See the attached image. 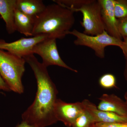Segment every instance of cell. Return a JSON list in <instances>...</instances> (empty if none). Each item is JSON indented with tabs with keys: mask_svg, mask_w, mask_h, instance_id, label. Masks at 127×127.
<instances>
[{
	"mask_svg": "<svg viewBox=\"0 0 127 127\" xmlns=\"http://www.w3.org/2000/svg\"><path fill=\"white\" fill-rule=\"evenodd\" d=\"M98 109L127 117V103L114 94H103L99 98Z\"/></svg>",
	"mask_w": 127,
	"mask_h": 127,
	"instance_id": "cell-11",
	"label": "cell"
},
{
	"mask_svg": "<svg viewBox=\"0 0 127 127\" xmlns=\"http://www.w3.org/2000/svg\"><path fill=\"white\" fill-rule=\"evenodd\" d=\"M26 63L23 58L0 50V74L11 91L19 94L24 92L22 78Z\"/></svg>",
	"mask_w": 127,
	"mask_h": 127,
	"instance_id": "cell-3",
	"label": "cell"
},
{
	"mask_svg": "<svg viewBox=\"0 0 127 127\" xmlns=\"http://www.w3.org/2000/svg\"><path fill=\"white\" fill-rule=\"evenodd\" d=\"M17 0H0V15L5 23L6 31L9 34L16 31L15 25V11Z\"/></svg>",
	"mask_w": 127,
	"mask_h": 127,
	"instance_id": "cell-12",
	"label": "cell"
},
{
	"mask_svg": "<svg viewBox=\"0 0 127 127\" xmlns=\"http://www.w3.org/2000/svg\"><path fill=\"white\" fill-rule=\"evenodd\" d=\"M75 22L73 12L57 3L48 5L35 18L32 36L43 35L50 38L63 39Z\"/></svg>",
	"mask_w": 127,
	"mask_h": 127,
	"instance_id": "cell-2",
	"label": "cell"
},
{
	"mask_svg": "<svg viewBox=\"0 0 127 127\" xmlns=\"http://www.w3.org/2000/svg\"><path fill=\"white\" fill-rule=\"evenodd\" d=\"M114 12L117 19L127 16V0H114Z\"/></svg>",
	"mask_w": 127,
	"mask_h": 127,
	"instance_id": "cell-16",
	"label": "cell"
},
{
	"mask_svg": "<svg viewBox=\"0 0 127 127\" xmlns=\"http://www.w3.org/2000/svg\"><path fill=\"white\" fill-rule=\"evenodd\" d=\"M33 71L36 79L37 91L34 102L22 114V121L37 127H46L56 123L54 107L57 90L45 66L34 54L23 58Z\"/></svg>",
	"mask_w": 127,
	"mask_h": 127,
	"instance_id": "cell-1",
	"label": "cell"
},
{
	"mask_svg": "<svg viewBox=\"0 0 127 127\" xmlns=\"http://www.w3.org/2000/svg\"></svg>",
	"mask_w": 127,
	"mask_h": 127,
	"instance_id": "cell-25",
	"label": "cell"
},
{
	"mask_svg": "<svg viewBox=\"0 0 127 127\" xmlns=\"http://www.w3.org/2000/svg\"><path fill=\"white\" fill-rule=\"evenodd\" d=\"M0 90L6 92H10L11 91L9 86L0 74Z\"/></svg>",
	"mask_w": 127,
	"mask_h": 127,
	"instance_id": "cell-20",
	"label": "cell"
},
{
	"mask_svg": "<svg viewBox=\"0 0 127 127\" xmlns=\"http://www.w3.org/2000/svg\"><path fill=\"white\" fill-rule=\"evenodd\" d=\"M117 26L119 32L122 38L127 37V16L117 19Z\"/></svg>",
	"mask_w": 127,
	"mask_h": 127,
	"instance_id": "cell-18",
	"label": "cell"
},
{
	"mask_svg": "<svg viewBox=\"0 0 127 127\" xmlns=\"http://www.w3.org/2000/svg\"><path fill=\"white\" fill-rule=\"evenodd\" d=\"M95 127H96V125H95Z\"/></svg>",
	"mask_w": 127,
	"mask_h": 127,
	"instance_id": "cell-24",
	"label": "cell"
},
{
	"mask_svg": "<svg viewBox=\"0 0 127 127\" xmlns=\"http://www.w3.org/2000/svg\"><path fill=\"white\" fill-rule=\"evenodd\" d=\"M101 6V15L104 30L111 36L122 40L119 32L117 19L114 12V0H98Z\"/></svg>",
	"mask_w": 127,
	"mask_h": 127,
	"instance_id": "cell-9",
	"label": "cell"
},
{
	"mask_svg": "<svg viewBox=\"0 0 127 127\" xmlns=\"http://www.w3.org/2000/svg\"><path fill=\"white\" fill-rule=\"evenodd\" d=\"M84 109L88 112L95 123H120L127 124V117L101 111L93 103L85 99L82 102Z\"/></svg>",
	"mask_w": 127,
	"mask_h": 127,
	"instance_id": "cell-10",
	"label": "cell"
},
{
	"mask_svg": "<svg viewBox=\"0 0 127 127\" xmlns=\"http://www.w3.org/2000/svg\"><path fill=\"white\" fill-rule=\"evenodd\" d=\"M73 12H80L82 14L81 24L84 28V34L96 35L105 31L102 20L101 5L98 0H85L80 7Z\"/></svg>",
	"mask_w": 127,
	"mask_h": 127,
	"instance_id": "cell-5",
	"label": "cell"
},
{
	"mask_svg": "<svg viewBox=\"0 0 127 127\" xmlns=\"http://www.w3.org/2000/svg\"><path fill=\"white\" fill-rule=\"evenodd\" d=\"M82 102L67 103L57 99L54 107L55 116L58 121L67 127H72L73 123L84 111Z\"/></svg>",
	"mask_w": 127,
	"mask_h": 127,
	"instance_id": "cell-8",
	"label": "cell"
},
{
	"mask_svg": "<svg viewBox=\"0 0 127 127\" xmlns=\"http://www.w3.org/2000/svg\"><path fill=\"white\" fill-rule=\"evenodd\" d=\"M35 21V17L27 15L16 8L15 14L16 31L26 36H32Z\"/></svg>",
	"mask_w": 127,
	"mask_h": 127,
	"instance_id": "cell-13",
	"label": "cell"
},
{
	"mask_svg": "<svg viewBox=\"0 0 127 127\" xmlns=\"http://www.w3.org/2000/svg\"><path fill=\"white\" fill-rule=\"evenodd\" d=\"M124 77L126 81H127V60H126V63H125V69L124 71ZM125 101L127 103V92L125 94Z\"/></svg>",
	"mask_w": 127,
	"mask_h": 127,
	"instance_id": "cell-23",
	"label": "cell"
},
{
	"mask_svg": "<svg viewBox=\"0 0 127 127\" xmlns=\"http://www.w3.org/2000/svg\"><path fill=\"white\" fill-rule=\"evenodd\" d=\"M47 38L48 37L45 35H40L30 38L22 37L11 42L0 39V50H6L13 55L23 58L33 54L32 51L34 46Z\"/></svg>",
	"mask_w": 127,
	"mask_h": 127,
	"instance_id": "cell-7",
	"label": "cell"
},
{
	"mask_svg": "<svg viewBox=\"0 0 127 127\" xmlns=\"http://www.w3.org/2000/svg\"><path fill=\"white\" fill-rule=\"evenodd\" d=\"M95 125L97 127H127V124L120 123H97Z\"/></svg>",
	"mask_w": 127,
	"mask_h": 127,
	"instance_id": "cell-19",
	"label": "cell"
},
{
	"mask_svg": "<svg viewBox=\"0 0 127 127\" xmlns=\"http://www.w3.org/2000/svg\"><path fill=\"white\" fill-rule=\"evenodd\" d=\"M46 6L41 0L17 1V9L24 14L35 18L44 10Z\"/></svg>",
	"mask_w": 127,
	"mask_h": 127,
	"instance_id": "cell-14",
	"label": "cell"
},
{
	"mask_svg": "<svg viewBox=\"0 0 127 127\" xmlns=\"http://www.w3.org/2000/svg\"><path fill=\"white\" fill-rule=\"evenodd\" d=\"M95 123L88 112L84 111L76 119L72 127H95Z\"/></svg>",
	"mask_w": 127,
	"mask_h": 127,
	"instance_id": "cell-15",
	"label": "cell"
},
{
	"mask_svg": "<svg viewBox=\"0 0 127 127\" xmlns=\"http://www.w3.org/2000/svg\"><path fill=\"white\" fill-rule=\"evenodd\" d=\"M76 37L74 43L77 46H85L90 48L95 52V55L103 59L105 57V49L109 46H116L122 49L123 45L122 40L111 36L105 31L101 34L96 35H89L73 30L68 32Z\"/></svg>",
	"mask_w": 127,
	"mask_h": 127,
	"instance_id": "cell-4",
	"label": "cell"
},
{
	"mask_svg": "<svg viewBox=\"0 0 127 127\" xmlns=\"http://www.w3.org/2000/svg\"><path fill=\"white\" fill-rule=\"evenodd\" d=\"M99 83L102 87L110 89L116 87V79L114 75L111 73L104 74L100 77Z\"/></svg>",
	"mask_w": 127,
	"mask_h": 127,
	"instance_id": "cell-17",
	"label": "cell"
},
{
	"mask_svg": "<svg viewBox=\"0 0 127 127\" xmlns=\"http://www.w3.org/2000/svg\"><path fill=\"white\" fill-rule=\"evenodd\" d=\"M123 39L124 41H123V46L121 50L122 51L125 59L127 60V37H124Z\"/></svg>",
	"mask_w": 127,
	"mask_h": 127,
	"instance_id": "cell-21",
	"label": "cell"
},
{
	"mask_svg": "<svg viewBox=\"0 0 127 127\" xmlns=\"http://www.w3.org/2000/svg\"><path fill=\"white\" fill-rule=\"evenodd\" d=\"M32 52L33 54H37L41 57L42 64L46 67L57 65L78 72L77 70L67 65L62 59L58 50L56 39L50 38L44 39L34 46Z\"/></svg>",
	"mask_w": 127,
	"mask_h": 127,
	"instance_id": "cell-6",
	"label": "cell"
},
{
	"mask_svg": "<svg viewBox=\"0 0 127 127\" xmlns=\"http://www.w3.org/2000/svg\"><path fill=\"white\" fill-rule=\"evenodd\" d=\"M15 127H37L34 125H30L27 123L22 121L20 124H17Z\"/></svg>",
	"mask_w": 127,
	"mask_h": 127,
	"instance_id": "cell-22",
	"label": "cell"
}]
</instances>
